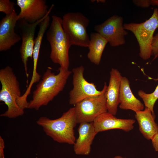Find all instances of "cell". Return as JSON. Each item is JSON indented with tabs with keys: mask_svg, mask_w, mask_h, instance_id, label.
Listing matches in <instances>:
<instances>
[{
	"mask_svg": "<svg viewBox=\"0 0 158 158\" xmlns=\"http://www.w3.org/2000/svg\"><path fill=\"white\" fill-rule=\"evenodd\" d=\"M55 74L48 68L33 92L32 99L28 102L27 108L38 110L46 106L64 88L72 72L60 67Z\"/></svg>",
	"mask_w": 158,
	"mask_h": 158,
	"instance_id": "6da1fadb",
	"label": "cell"
},
{
	"mask_svg": "<svg viewBox=\"0 0 158 158\" xmlns=\"http://www.w3.org/2000/svg\"><path fill=\"white\" fill-rule=\"evenodd\" d=\"M37 123L42 128L46 134L54 141L70 145L74 144L76 138L74 128L77 123L74 107L64 112L58 118L51 119L41 116Z\"/></svg>",
	"mask_w": 158,
	"mask_h": 158,
	"instance_id": "7a4b0ae2",
	"label": "cell"
},
{
	"mask_svg": "<svg viewBox=\"0 0 158 158\" xmlns=\"http://www.w3.org/2000/svg\"><path fill=\"white\" fill-rule=\"evenodd\" d=\"M51 24L46 33L47 39L51 48L50 58L55 63L63 69L68 70L70 64L69 51L72 45L62 25V18L52 16Z\"/></svg>",
	"mask_w": 158,
	"mask_h": 158,
	"instance_id": "3957f363",
	"label": "cell"
},
{
	"mask_svg": "<svg viewBox=\"0 0 158 158\" xmlns=\"http://www.w3.org/2000/svg\"><path fill=\"white\" fill-rule=\"evenodd\" d=\"M0 101L7 106V110L0 116L14 118L23 115L24 110L19 107L17 99L22 96L20 84L12 68L8 66L0 70Z\"/></svg>",
	"mask_w": 158,
	"mask_h": 158,
	"instance_id": "277c9868",
	"label": "cell"
},
{
	"mask_svg": "<svg viewBox=\"0 0 158 158\" xmlns=\"http://www.w3.org/2000/svg\"><path fill=\"white\" fill-rule=\"evenodd\" d=\"M126 30L131 32L138 42L140 49L139 56L144 60L149 59L152 55V43L154 34L158 28V9L155 8L151 17L140 23H125Z\"/></svg>",
	"mask_w": 158,
	"mask_h": 158,
	"instance_id": "5b68a950",
	"label": "cell"
},
{
	"mask_svg": "<svg viewBox=\"0 0 158 158\" xmlns=\"http://www.w3.org/2000/svg\"><path fill=\"white\" fill-rule=\"evenodd\" d=\"M90 20L80 12H68L62 18V28L72 45L88 47L90 37L87 28Z\"/></svg>",
	"mask_w": 158,
	"mask_h": 158,
	"instance_id": "8992f818",
	"label": "cell"
},
{
	"mask_svg": "<svg viewBox=\"0 0 158 158\" xmlns=\"http://www.w3.org/2000/svg\"><path fill=\"white\" fill-rule=\"evenodd\" d=\"M84 68L81 66L73 69V88L69 93V103L75 105L87 98L101 95L104 92L107 85L105 83L103 89L98 90L93 83L88 82L84 76Z\"/></svg>",
	"mask_w": 158,
	"mask_h": 158,
	"instance_id": "52a82bcc",
	"label": "cell"
},
{
	"mask_svg": "<svg viewBox=\"0 0 158 158\" xmlns=\"http://www.w3.org/2000/svg\"><path fill=\"white\" fill-rule=\"evenodd\" d=\"M105 91L85 99L75 105L77 123L93 122L99 116L107 112Z\"/></svg>",
	"mask_w": 158,
	"mask_h": 158,
	"instance_id": "ba28073f",
	"label": "cell"
},
{
	"mask_svg": "<svg viewBox=\"0 0 158 158\" xmlns=\"http://www.w3.org/2000/svg\"><path fill=\"white\" fill-rule=\"evenodd\" d=\"M123 22L122 17L114 15L102 23L95 25L94 29L105 38L111 46L117 47L125 44V37L128 34Z\"/></svg>",
	"mask_w": 158,
	"mask_h": 158,
	"instance_id": "9c48e42d",
	"label": "cell"
},
{
	"mask_svg": "<svg viewBox=\"0 0 158 158\" xmlns=\"http://www.w3.org/2000/svg\"><path fill=\"white\" fill-rule=\"evenodd\" d=\"M51 10L43 18L35 23H30L24 21H20V33L22 40L20 52L27 78L28 76V62L29 58H33L36 29L37 26L49 15Z\"/></svg>",
	"mask_w": 158,
	"mask_h": 158,
	"instance_id": "30bf717a",
	"label": "cell"
},
{
	"mask_svg": "<svg viewBox=\"0 0 158 158\" xmlns=\"http://www.w3.org/2000/svg\"><path fill=\"white\" fill-rule=\"evenodd\" d=\"M17 4L20 9L18 14V20L32 23L41 19L53 9L52 4L48 9L45 0H17Z\"/></svg>",
	"mask_w": 158,
	"mask_h": 158,
	"instance_id": "8fae6325",
	"label": "cell"
},
{
	"mask_svg": "<svg viewBox=\"0 0 158 158\" xmlns=\"http://www.w3.org/2000/svg\"><path fill=\"white\" fill-rule=\"evenodd\" d=\"M18 14L16 11L6 16L0 22V51H6L21 40L15 32Z\"/></svg>",
	"mask_w": 158,
	"mask_h": 158,
	"instance_id": "7c38bea8",
	"label": "cell"
},
{
	"mask_svg": "<svg viewBox=\"0 0 158 158\" xmlns=\"http://www.w3.org/2000/svg\"><path fill=\"white\" fill-rule=\"evenodd\" d=\"M135 121L133 119L118 118L108 112L97 117L93 122L97 133L107 130L120 129L128 132L133 129Z\"/></svg>",
	"mask_w": 158,
	"mask_h": 158,
	"instance_id": "4fadbf2b",
	"label": "cell"
},
{
	"mask_svg": "<svg viewBox=\"0 0 158 158\" xmlns=\"http://www.w3.org/2000/svg\"><path fill=\"white\" fill-rule=\"evenodd\" d=\"M79 124L78 136L73 144V150L77 155H87L90 152L91 145L97 133L93 122L82 123Z\"/></svg>",
	"mask_w": 158,
	"mask_h": 158,
	"instance_id": "5bb4252c",
	"label": "cell"
},
{
	"mask_svg": "<svg viewBox=\"0 0 158 158\" xmlns=\"http://www.w3.org/2000/svg\"><path fill=\"white\" fill-rule=\"evenodd\" d=\"M122 77L117 69L112 68L110 72L109 84L105 92L107 112L114 116L117 113L119 104V95Z\"/></svg>",
	"mask_w": 158,
	"mask_h": 158,
	"instance_id": "9a60e30c",
	"label": "cell"
},
{
	"mask_svg": "<svg viewBox=\"0 0 158 158\" xmlns=\"http://www.w3.org/2000/svg\"><path fill=\"white\" fill-rule=\"evenodd\" d=\"M119 107L123 110H130L135 112L143 110V104L133 94L130 82L125 77H122L119 95Z\"/></svg>",
	"mask_w": 158,
	"mask_h": 158,
	"instance_id": "2e32d148",
	"label": "cell"
},
{
	"mask_svg": "<svg viewBox=\"0 0 158 158\" xmlns=\"http://www.w3.org/2000/svg\"><path fill=\"white\" fill-rule=\"evenodd\" d=\"M135 117L141 133L145 138L151 140L158 133V126L155 121L154 114L145 107L144 110L135 112Z\"/></svg>",
	"mask_w": 158,
	"mask_h": 158,
	"instance_id": "e0dca14e",
	"label": "cell"
},
{
	"mask_svg": "<svg viewBox=\"0 0 158 158\" xmlns=\"http://www.w3.org/2000/svg\"><path fill=\"white\" fill-rule=\"evenodd\" d=\"M90 37L87 58L91 62L98 65L100 64L103 51L108 42L105 38L97 32L92 33Z\"/></svg>",
	"mask_w": 158,
	"mask_h": 158,
	"instance_id": "ac0fdd59",
	"label": "cell"
},
{
	"mask_svg": "<svg viewBox=\"0 0 158 158\" xmlns=\"http://www.w3.org/2000/svg\"><path fill=\"white\" fill-rule=\"evenodd\" d=\"M157 80H158V74ZM138 94L142 99L145 107L149 109L152 113L154 114V106L156 102L158 99V85L154 91L151 93H147L140 90L138 91Z\"/></svg>",
	"mask_w": 158,
	"mask_h": 158,
	"instance_id": "d6986e66",
	"label": "cell"
},
{
	"mask_svg": "<svg viewBox=\"0 0 158 158\" xmlns=\"http://www.w3.org/2000/svg\"><path fill=\"white\" fill-rule=\"evenodd\" d=\"M15 3L9 0H0V12L9 15L15 11Z\"/></svg>",
	"mask_w": 158,
	"mask_h": 158,
	"instance_id": "ffe728a7",
	"label": "cell"
},
{
	"mask_svg": "<svg viewBox=\"0 0 158 158\" xmlns=\"http://www.w3.org/2000/svg\"><path fill=\"white\" fill-rule=\"evenodd\" d=\"M152 54L154 55L155 59L158 56V32L154 36L152 43Z\"/></svg>",
	"mask_w": 158,
	"mask_h": 158,
	"instance_id": "44dd1931",
	"label": "cell"
},
{
	"mask_svg": "<svg viewBox=\"0 0 158 158\" xmlns=\"http://www.w3.org/2000/svg\"><path fill=\"white\" fill-rule=\"evenodd\" d=\"M133 3L136 6L142 8H147L151 5L150 0H133Z\"/></svg>",
	"mask_w": 158,
	"mask_h": 158,
	"instance_id": "7402d4cb",
	"label": "cell"
},
{
	"mask_svg": "<svg viewBox=\"0 0 158 158\" xmlns=\"http://www.w3.org/2000/svg\"><path fill=\"white\" fill-rule=\"evenodd\" d=\"M5 147V143L4 140L2 137L0 136V158H4V149Z\"/></svg>",
	"mask_w": 158,
	"mask_h": 158,
	"instance_id": "603a6c76",
	"label": "cell"
},
{
	"mask_svg": "<svg viewBox=\"0 0 158 158\" xmlns=\"http://www.w3.org/2000/svg\"><path fill=\"white\" fill-rule=\"evenodd\" d=\"M151 140L154 150L158 152V133L154 136Z\"/></svg>",
	"mask_w": 158,
	"mask_h": 158,
	"instance_id": "cb8c5ba5",
	"label": "cell"
},
{
	"mask_svg": "<svg viewBox=\"0 0 158 158\" xmlns=\"http://www.w3.org/2000/svg\"><path fill=\"white\" fill-rule=\"evenodd\" d=\"M151 5L156 6L158 7V0H150Z\"/></svg>",
	"mask_w": 158,
	"mask_h": 158,
	"instance_id": "d4e9b609",
	"label": "cell"
},
{
	"mask_svg": "<svg viewBox=\"0 0 158 158\" xmlns=\"http://www.w3.org/2000/svg\"><path fill=\"white\" fill-rule=\"evenodd\" d=\"M113 158H126V157H123L121 156L117 155L115 156Z\"/></svg>",
	"mask_w": 158,
	"mask_h": 158,
	"instance_id": "484cf974",
	"label": "cell"
}]
</instances>
